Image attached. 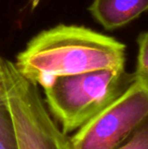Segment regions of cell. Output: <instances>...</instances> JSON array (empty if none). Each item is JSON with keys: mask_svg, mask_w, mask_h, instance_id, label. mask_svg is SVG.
<instances>
[{"mask_svg": "<svg viewBox=\"0 0 148 149\" xmlns=\"http://www.w3.org/2000/svg\"><path fill=\"white\" fill-rule=\"evenodd\" d=\"M134 79L125 69H99L56 76L43 88L50 113L68 134L112 104Z\"/></svg>", "mask_w": 148, "mask_h": 149, "instance_id": "7a4b0ae2", "label": "cell"}, {"mask_svg": "<svg viewBox=\"0 0 148 149\" xmlns=\"http://www.w3.org/2000/svg\"><path fill=\"white\" fill-rule=\"evenodd\" d=\"M40 2H41V0H30V9L34 10L40 4Z\"/></svg>", "mask_w": 148, "mask_h": 149, "instance_id": "9c48e42d", "label": "cell"}, {"mask_svg": "<svg viewBox=\"0 0 148 149\" xmlns=\"http://www.w3.org/2000/svg\"><path fill=\"white\" fill-rule=\"evenodd\" d=\"M135 78V77H134ZM148 116V92L137 80L70 138L73 149H114Z\"/></svg>", "mask_w": 148, "mask_h": 149, "instance_id": "277c9868", "label": "cell"}, {"mask_svg": "<svg viewBox=\"0 0 148 149\" xmlns=\"http://www.w3.org/2000/svg\"><path fill=\"white\" fill-rule=\"evenodd\" d=\"M134 77L148 92V33H142L138 39V58Z\"/></svg>", "mask_w": 148, "mask_h": 149, "instance_id": "52a82bcc", "label": "cell"}, {"mask_svg": "<svg viewBox=\"0 0 148 149\" xmlns=\"http://www.w3.org/2000/svg\"><path fill=\"white\" fill-rule=\"evenodd\" d=\"M114 149H148V116L125 141Z\"/></svg>", "mask_w": 148, "mask_h": 149, "instance_id": "ba28073f", "label": "cell"}, {"mask_svg": "<svg viewBox=\"0 0 148 149\" xmlns=\"http://www.w3.org/2000/svg\"><path fill=\"white\" fill-rule=\"evenodd\" d=\"M0 74L2 96L12 122L17 149H73L70 138L52 119L37 83L4 58Z\"/></svg>", "mask_w": 148, "mask_h": 149, "instance_id": "3957f363", "label": "cell"}, {"mask_svg": "<svg viewBox=\"0 0 148 149\" xmlns=\"http://www.w3.org/2000/svg\"><path fill=\"white\" fill-rule=\"evenodd\" d=\"M1 60L2 57H0V67H1ZM2 94V82H1V74H0V95Z\"/></svg>", "mask_w": 148, "mask_h": 149, "instance_id": "30bf717a", "label": "cell"}, {"mask_svg": "<svg viewBox=\"0 0 148 149\" xmlns=\"http://www.w3.org/2000/svg\"><path fill=\"white\" fill-rule=\"evenodd\" d=\"M148 10V0H93L89 11L106 30H115Z\"/></svg>", "mask_w": 148, "mask_h": 149, "instance_id": "5b68a950", "label": "cell"}, {"mask_svg": "<svg viewBox=\"0 0 148 149\" xmlns=\"http://www.w3.org/2000/svg\"><path fill=\"white\" fill-rule=\"evenodd\" d=\"M0 149H17L13 126L2 94L0 95Z\"/></svg>", "mask_w": 148, "mask_h": 149, "instance_id": "8992f818", "label": "cell"}, {"mask_svg": "<svg viewBox=\"0 0 148 149\" xmlns=\"http://www.w3.org/2000/svg\"><path fill=\"white\" fill-rule=\"evenodd\" d=\"M126 46L90 29L59 26L41 31L14 63L33 82L46 85L56 76L99 69H124Z\"/></svg>", "mask_w": 148, "mask_h": 149, "instance_id": "6da1fadb", "label": "cell"}]
</instances>
